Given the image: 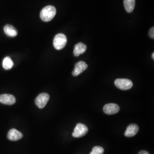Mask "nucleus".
<instances>
[{"instance_id":"17","label":"nucleus","mask_w":154,"mask_h":154,"mask_svg":"<svg viewBox=\"0 0 154 154\" xmlns=\"http://www.w3.org/2000/svg\"><path fill=\"white\" fill-rule=\"evenodd\" d=\"M139 154H149L147 151H141L139 152Z\"/></svg>"},{"instance_id":"18","label":"nucleus","mask_w":154,"mask_h":154,"mask_svg":"<svg viewBox=\"0 0 154 154\" xmlns=\"http://www.w3.org/2000/svg\"><path fill=\"white\" fill-rule=\"evenodd\" d=\"M152 59H153V60H154V53H152Z\"/></svg>"},{"instance_id":"10","label":"nucleus","mask_w":154,"mask_h":154,"mask_svg":"<svg viewBox=\"0 0 154 154\" xmlns=\"http://www.w3.org/2000/svg\"><path fill=\"white\" fill-rule=\"evenodd\" d=\"M139 131V127L136 124H131L127 127L125 132V135L127 137H132L135 136Z\"/></svg>"},{"instance_id":"14","label":"nucleus","mask_w":154,"mask_h":154,"mask_svg":"<svg viewBox=\"0 0 154 154\" xmlns=\"http://www.w3.org/2000/svg\"><path fill=\"white\" fill-rule=\"evenodd\" d=\"M14 65L13 62L9 57H5L2 62V66L5 70H10Z\"/></svg>"},{"instance_id":"2","label":"nucleus","mask_w":154,"mask_h":154,"mask_svg":"<svg viewBox=\"0 0 154 154\" xmlns=\"http://www.w3.org/2000/svg\"><path fill=\"white\" fill-rule=\"evenodd\" d=\"M67 44L66 35L62 33H59L54 37L53 40V45L55 49L57 50L63 49Z\"/></svg>"},{"instance_id":"9","label":"nucleus","mask_w":154,"mask_h":154,"mask_svg":"<svg viewBox=\"0 0 154 154\" xmlns=\"http://www.w3.org/2000/svg\"><path fill=\"white\" fill-rule=\"evenodd\" d=\"M23 137L22 133L15 128L11 129L8 134V138L11 141H17Z\"/></svg>"},{"instance_id":"11","label":"nucleus","mask_w":154,"mask_h":154,"mask_svg":"<svg viewBox=\"0 0 154 154\" xmlns=\"http://www.w3.org/2000/svg\"><path fill=\"white\" fill-rule=\"evenodd\" d=\"M87 49L86 45L82 42H79L75 45L74 49V55L75 57H78L83 54Z\"/></svg>"},{"instance_id":"1","label":"nucleus","mask_w":154,"mask_h":154,"mask_svg":"<svg viewBox=\"0 0 154 154\" xmlns=\"http://www.w3.org/2000/svg\"><path fill=\"white\" fill-rule=\"evenodd\" d=\"M56 9L52 5H48L44 8L40 13L41 19L44 22H49L51 21L56 14Z\"/></svg>"},{"instance_id":"8","label":"nucleus","mask_w":154,"mask_h":154,"mask_svg":"<svg viewBox=\"0 0 154 154\" xmlns=\"http://www.w3.org/2000/svg\"><path fill=\"white\" fill-rule=\"evenodd\" d=\"M16 98L11 94H2L0 95V102L6 105H13L16 103Z\"/></svg>"},{"instance_id":"4","label":"nucleus","mask_w":154,"mask_h":154,"mask_svg":"<svg viewBox=\"0 0 154 154\" xmlns=\"http://www.w3.org/2000/svg\"><path fill=\"white\" fill-rule=\"evenodd\" d=\"M88 128L82 123H78L74 130L72 136L74 138H81L88 132Z\"/></svg>"},{"instance_id":"15","label":"nucleus","mask_w":154,"mask_h":154,"mask_svg":"<svg viewBox=\"0 0 154 154\" xmlns=\"http://www.w3.org/2000/svg\"><path fill=\"white\" fill-rule=\"evenodd\" d=\"M104 149L100 146H95L90 154H103Z\"/></svg>"},{"instance_id":"6","label":"nucleus","mask_w":154,"mask_h":154,"mask_svg":"<svg viewBox=\"0 0 154 154\" xmlns=\"http://www.w3.org/2000/svg\"><path fill=\"white\" fill-rule=\"evenodd\" d=\"M88 65L86 63V62L83 61H79L75 64L72 74L73 76L77 77L84 71H85L88 69Z\"/></svg>"},{"instance_id":"12","label":"nucleus","mask_w":154,"mask_h":154,"mask_svg":"<svg viewBox=\"0 0 154 154\" xmlns=\"http://www.w3.org/2000/svg\"><path fill=\"white\" fill-rule=\"evenodd\" d=\"M4 30L6 34L9 37H16L18 34V32L16 28L9 24H8L4 26Z\"/></svg>"},{"instance_id":"16","label":"nucleus","mask_w":154,"mask_h":154,"mask_svg":"<svg viewBox=\"0 0 154 154\" xmlns=\"http://www.w3.org/2000/svg\"><path fill=\"white\" fill-rule=\"evenodd\" d=\"M149 35L150 37V38H151L152 39L154 38V28L152 27V28H151V29L149 30Z\"/></svg>"},{"instance_id":"5","label":"nucleus","mask_w":154,"mask_h":154,"mask_svg":"<svg viewBox=\"0 0 154 154\" xmlns=\"http://www.w3.org/2000/svg\"><path fill=\"white\" fill-rule=\"evenodd\" d=\"M49 99L50 96L48 94H40L35 100V103L39 109H42L46 105Z\"/></svg>"},{"instance_id":"7","label":"nucleus","mask_w":154,"mask_h":154,"mask_svg":"<svg viewBox=\"0 0 154 154\" xmlns=\"http://www.w3.org/2000/svg\"><path fill=\"white\" fill-rule=\"evenodd\" d=\"M120 110V107L116 103H109L103 107V111L107 115H113L118 113Z\"/></svg>"},{"instance_id":"3","label":"nucleus","mask_w":154,"mask_h":154,"mask_svg":"<svg viewBox=\"0 0 154 154\" xmlns=\"http://www.w3.org/2000/svg\"><path fill=\"white\" fill-rule=\"evenodd\" d=\"M114 83L118 88L122 90H129L133 86V83L131 80L125 78L116 79Z\"/></svg>"},{"instance_id":"13","label":"nucleus","mask_w":154,"mask_h":154,"mask_svg":"<svg viewBox=\"0 0 154 154\" xmlns=\"http://www.w3.org/2000/svg\"><path fill=\"white\" fill-rule=\"evenodd\" d=\"M124 6L127 13H131L135 5V0H124Z\"/></svg>"}]
</instances>
